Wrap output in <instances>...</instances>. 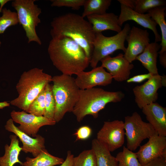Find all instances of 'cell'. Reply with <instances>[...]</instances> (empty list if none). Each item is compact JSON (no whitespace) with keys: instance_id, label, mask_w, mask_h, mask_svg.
<instances>
[{"instance_id":"cell-1","label":"cell","mask_w":166,"mask_h":166,"mask_svg":"<svg viewBox=\"0 0 166 166\" xmlns=\"http://www.w3.org/2000/svg\"><path fill=\"white\" fill-rule=\"evenodd\" d=\"M48 52L53 65L62 74L77 75L89 65L90 59L83 49L69 38H52Z\"/></svg>"},{"instance_id":"cell-2","label":"cell","mask_w":166,"mask_h":166,"mask_svg":"<svg viewBox=\"0 0 166 166\" xmlns=\"http://www.w3.org/2000/svg\"><path fill=\"white\" fill-rule=\"evenodd\" d=\"M51 26L52 38L65 37L71 39L83 49L90 60L95 33L88 21L81 15L68 13L53 18Z\"/></svg>"},{"instance_id":"cell-3","label":"cell","mask_w":166,"mask_h":166,"mask_svg":"<svg viewBox=\"0 0 166 166\" xmlns=\"http://www.w3.org/2000/svg\"><path fill=\"white\" fill-rule=\"evenodd\" d=\"M124 96V93L121 91H109L95 87L80 89L78 100L72 112L78 122L88 115L96 118L99 112L108 104L120 102Z\"/></svg>"},{"instance_id":"cell-4","label":"cell","mask_w":166,"mask_h":166,"mask_svg":"<svg viewBox=\"0 0 166 166\" xmlns=\"http://www.w3.org/2000/svg\"><path fill=\"white\" fill-rule=\"evenodd\" d=\"M52 77L38 68L24 72L16 86L18 96L10 102V104L26 112L32 102L52 82Z\"/></svg>"},{"instance_id":"cell-5","label":"cell","mask_w":166,"mask_h":166,"mask_svg":"<svg viewBox=\"0 0 166 166\" xmlns=\"http://www.w3.org/2000/svg\"><path fill=\"white\" fill-rule=\"evenodd\" d=\"M52 91L55 103L54 120L61 121L66 113L72 112L78 101L80 89L75 78L72 76L61 74L52 77Z\"/></svg>"},{"instance_id":"cell-6","label":"cell","mask_w":166,"mask_h":166,"mask_svg":"<svg viewBox=\"0 0 166 166\" xmlns=\"http://www.w3.org/2000/svg\"><path fill=\"white\" fill-rule=\"evenodd\" d=\"M131 28L130 25L126 23L120 32L112 36H105L102 33L95 34L89 63L93 69L96 67L102 59L115 51L121 50L125 52L124 42Z\"/></svg>"},{"instance_id":"cell-7","label":"cell","mask_w":166,"mask_h":166,"mask_svg":"<svg viewBox=\"0 0 166 166\" xmlns=\"http://www.w3.org/2000/svg\"><path fill=\"white\" fill-rule=\"evenodd\" d=\"M36 0H14L11 6L16 11L19 23L22 27L28 39V42H35L41 45L36 28L41 21L39 16L41 8L34 3Z\"/></svg>"},{"instance_id":"cell-8","label":"cell","mask_w":166,"mask_h":166,"mask_svg":"<svg viewBox=\"0 0 166 166\" xmlns=\"http://www.w3.org/2000/svg\"><path fill=\"white\" fill-rule=\"evenodd\" d=\"M127 148L131 151L135 150L142 141L147 138L158 134L148 123L143 121L137 112L125 117L124 122Z\"/></svg>"},{"instance_id":"cell-9","label":"cell","mask_w":166,"mask_h":166,"mask_svg":"<svg viewBox=\"0 0 166 166\" xmlns=\"http://www.w3.org/2000/svg\"><path fill=\"white\" fill-rule=\"evenodd\" d=\"M124 135V122L115 120L104 122L97 133L96 139L112 152L122 146Z\"/></svg>"},{"instance_id":"cell-10","label":"cell","mask_w":166,"mask_h":166,"mask_svg":"<svg viewBox=\"0 0 166 166\" xmlns=\"http://www.w3.org/2000/svg\"><path fill=\"white\" fill-rule=\"evenodd\" d=\"M14 122L20 124L18 128L30 136L35 137L40 128L45 125H53L56 123L44 116H38L25 111L13 110L10 113Z\"/></svg>"},{"instance_id":"cell-11","label":"cell","mask_w":166,"mask_h":166,"mask_svg":"<svg viewBox=\"0 0 166 166\" xmlns=\"http://www.w3.org/2000/svg\"><path fill=\"white\" fill-rule=\"evenodd\" d=\"M126 41L128 46L124 57L132 63L144 50L150 43L149 34L147 30H143L133 26L129 32Z\"/></svg>"},{"instance_id":"cell-12","label":"cell","mask_w":166,"mask_h":166,"mask_svg":"<svg viewBox=\"0 0 166 166\" xmlns=\"http://www.w3.org/2000/svg\"><path fill=\"white\" fill-rule=\"evenodd\" d=\"M161 77V76L159 74L152 75L145 83L133 89L135 102L140 109H141L157 100L158 90L162 87Z\"/></svg>"},{"instance_id":"cell-13","label":"cell","mask_w":166,"mask_h":166,"mask_svg":"<svg viewBox=\"0 0 166 166\" xmlns=\"http://www.w3.org/2000/svg\"><path fill=\"white\" fill-rule=\"evenodd\" d=\"M76 75L75 82L81 90L108 85L113 79L111 75L101 66L96 67L89 71H82Z\"/></svg>"},{"instance_id":"cell-14","label":"cell","mask_w":166,"mask_h":166,"mask_svg":"<svg viewBox=\"0 0 166 166\" xmlns=\"http://www.w3.org/2000/svg\"><path fill=\"white\" fill-rule=\"evenodd\" d=\"M136 154L142 166L158 157L166 156V137L158 134L152 136Z\"/></svg>"},{"instance_id":"cell-15","label":"cell","mask_w":166,"mask_h":166,"mask_svg":"<svg viewBox=\"0 0 166 166\" xmlns=\"http://www.w3.org/2000/svg\"><path fill=\"white\" fill-rule=\"evenodd\" d=\"M101 66L105 68L113 79L118 82L126 81L129 78L133 65L129 62L120 53L112 57L108 56L102 59Z\"/></svg>"},{"instance_id":"cell-16","label":"cell","mask_w":166,"mask_h":166,"mask_svg":"<svg viewBox=\"0 0 166 166\" xmlns=\"http://www.w3.org/2000/svg\"><path fill=\"white\" fill-rule=\"evenodd\" d=\"M6 129L13 133L22 144V151L26 153H31L34 157L37 156L42 150L45 148V138L40 135L33 138L20 130L14 124L11 119L6 122Z\"/></svg>"},{"instance_id":"cell-17","label":"cell","mask_w":166,"mask_h":166,"mask_svg":"<svg viewBox=\"0 0 166 166\" xmlns=\"http://www.w3.org/2000/svg\"><path fill=\"white\" fill-rule=\"evenodd\" d=\"M129 20L134 21L144 28L151 30L154 35L155 42H161V37L156 28L157 24L148 13L141 14L121 4L120 13L118 16L119 25L122 26L124 22Z\"/></svg>"},{"instance_id":"cell-18","label":"cell","mask_w":166,"mask_h":166,"mask_svg":"<svg viewBox=\"0 0 166 166\" xmlns=\"http://www.w3.org/2000/svg\"><path fill=\"white\" fill-rule=\"evenodd\" d=\"M142 112L147 120L160 136H166V108L157 103L144 107Z\"/></svg>"},{"instance_id":"cell-19","label":"cell","mask_w":166,"mask_h":166,"mask_svg":"<svg viewBox=\"0 0 166 166\" xmlns=\"http://www.w3.org/2000/svg\"><path fill=\"white\" fill-rule=\"evenodd\" d=\"M86 17L95 34L108 30L118 33L122 30L119 24L118 16L113 13L92 14Z\"/></svg>"},{"instance_id":"cell-20","label":"cell","mask_w":166,"mask_h":166,"mask_svg":"<svg viewBox=\"0 0 166 166\" xmlns=\"http://www.w3.org/2000/svg\"><path fill=\"white\" fill-rule=\"evenodd\" d=\"M161 46L158 42L150 43L136 60L140 61L143 66L152 75L158 74L157 67V58Z\"/></svg>"},{"instance_id":"cell-21","label":"cell","mask_w":166,"mask_h":166,"mask_svg":"<svg viewBox=\"0 0 166 166\" xmlns=\"http://www.w3.org/2000/svg\"><path fill=\"white\" fill-rule=\"evenodd\" d=\"M10 144L5 145V154L0 157V166H13L16 163H19L22 166L23 163L19 159L22 149L19 146V139L14 134L10 135Z\"/></svg>"},{"instance_id":"cell-22","label":"cell","mask_w":166,"mask_h":166,"mask_svg":"<svg viewBox=\"0 0 166 166\" xmlns=\"http://www.w3.org/2000/svg\"><path fill=\"white\" fill-rule=\"evenodd\" d=\"M91 149L96 156L97 166H117L118 162L115 157L97 139L92 140Z\"/></svg>"},{"instance_id":"cell-23","label":"cell","mask_w":166,"mask_h":166,"mask_svg":"<svg viewBox=\"0 0 166 166\" xmlns=\"http://www.w3.org/2000/svg\"><path fill=\"white\" fill-rule=\"evenodd\" d=\"M64 160L62 158L52 155L45 148L35 157H26L22 166H54L61 165Z\"/></svg>"},{"instance_id":"cell-24","label":"cell","mask_w":166,"mask_h":166,"mask_svg":"<svg viewBox=\"0 0 166 166\" xmlns=\"http://www.w3.org/2000/svg\"><path fill=\"white\" fill-rule=\"evenodd\" d=\"M165 6L153 8L148 13L152 19L158 25L160 29L161 36L160 51L158 54L166 52V22L165 20Z\"/></svg>"},{"instance_id":"cell-25","label":"cell","mask_w":166,"mask_h":166,"mask_svg":"<svg viewBox=\"0 0 166 166\" xmlns=\"http://www.w3.org/2000/svg\"><path fill=\"white\" fill-rule=\"evenodd\" d=\"M111 2V0H85L81 16L84 18L92 14H105L106 13Z\"/></svg>"},{"instance_id":"cell-26","label":"cell","mask_w":166,"mask_h":166,"mask_svg":"<svg viewBox=\"0 0 166 166\" xmlns=\"http://www.w3.org/2000/svg\"><path fill=\"white\" fill-rule=\"evenodd\" d=\"M115 158L118 162L117 166H142L138 160L136 153L124 146L123 151L118 153Z\"/></svg>"},{"instance_id":"cell-27","label":"cell","mask_w":166,"mask_h":166,"mask_svg":"<svg viewBox=\"0 0 166 166\" xmlns=\"http://www.w3.org/2000/svg\"><path fill=\"white\" fill-rule=\"evenodd\" d=\"M2 15L0 17V34L4 33L7 28L19 23L16 12L6 8H3Z\"/></svg>"},{"instance_id":"cell-28","label":"cell","mask_w":166,"mask_h":166,"mask_svg":"<svg viewBox=\"0 0 166 166\" xmlns=\"http://www.w3.org/2000/svg\"><path fill=\"white\" fill-rule=\"evenodd\" d=\"M73 166H97L96 156L93 150H84L74 157Z\"/></svg>"},{"instance_id":"cell-29","label":"cell","mask_w":166,"mask_h":166,"mask_svg":"<svg viewBox=\"0 0 166 166\" xmlns=\"http://www.w3.org/2000/svg\"><path fill=\"white\" fill-rule=\"evenodd\" d=\"M45 111L44 116L51 121H54L55 103L52 91V85L48 84L45 88Z\"/></svg>"},{"instance_id":"cell-30","label":"cell","mask_w":166,"mask_h":166,"mask_svg":"<svg viewBox=\"0 0 166 166\" xmlns=\"http://www.w3.org/2000/svg\"><path fill=\"white\" fill-rule=\"evenodd\" d=\"M134 10L141 14L148 13L150 10L159 7L165 6L164 0H134Z\"/></svg>"},{"instance_id":"cell-31","label":"cell","mask_w":166,"mask_h":166,"mask_svg":"<svg viewBox=\"0 0 166 166\" xmlns=\"http://www.w3.org/2000/svg\"><path fill=\"white\" fill-rule=\"evenodd\" d=\"M45 111V91L44 89L31 103L26 112L37 116H44Z\"/></svg>"},{"instance_id":"cell-32","label":"cell","mask_w":166,"mask_h":166,"mask_svg":"<svg viewBox=\"0 0 166 166\" xmlns=\"http://www.w3.org/2000/svg\"><path fill=\"white\" fill-rule=\"evenodd\" d=\"M85 0H51V6L58 7H71L74 10H78L83 6Z\"/></svg>"},{"instance_id":"cell-33","label":"cell","mask_w":166,"mask_h":166,"mask_svg":"<svg viewBox=\"0 0 166 166\" xmlns=\"http://www.w3.org/2000/svg\"><path fill=\"white\" fill-rule=\"evenodd\" d=\"M92 133L91 128L89 126L85 125L78 128L74 135L76 137V141L84 140L89 138Z\"/></svg>"},{"instance_id":"cell-34","label":"cell","mask_w":166,"mask_h":166,"mask_svg":"<svg viewBox=\"0 0 166 166\" xmlns=\"http://www.w3.org/2000/svg\"><path fill=\"white\" fill-rule=\"evenodd\" d=\"M152 75L151 74L149 73L137 75L131 78H129L126 81L128 83H140L145 80L149 79Z\"/></svg>"},{"instance_id":"cell-35","label":"cell","mask_w":166,"mask_h":166,"mask_svg":"<svg viewBox=\"0 0 166 166\" xmlns=\"http://www.w3.org/2000/svg\"><path fill=\"white\" fill-rule=\"evenodd\" d=\"M143 166H166V156L158 157Z\"/></svg>"},{"instance_id":"cell-36","label":"cell","mask_w":166,"mask_h":166,"mask_svg":"<svg viewBox=\"0 0 166 166\" xmlns=\"http://www.w3.org/2000/svg\"><path fill=\"white\" fill-rule=\"evenodd\" d=\"M74 157L70 151H68L66 159L60 166H73V158Z\"/></svg>"},{"instance_id":"cell-37","label":"cell","mask_w":166,"mask_h":166,"mask_svg":"<svg viewBox=\"0 0 166 166\" xmlns=\"http://www.w3.org/2000/svg\"><path fill=\"white\" fill-rule=\"evenodd\" d=\"M121 4L123 5L132 10H134L135 5L134 0H118Z\"/></svg>"},{"instance_id":"cell-38","label":"cell","mask_w":166,"mask_h":166,"mask_svg":"<svg viewBox=\"0 0 166 166\" xmlns=\"http://www.w3.org/2000/svg\"><path fill=\"white\" fill-rule=\"evenodd\" d=\"M160 64L165 68H166V52L159 54Z\"/></svg>"},{"instance_id":"cell-39","label":"cell","mask_w":166,"mask_h":166,"mask_svg":"<svg viewBox=\"0 0 166 166\" xmlns=\"http://www.w3.org/2000/svg\"><path fill=\"white\" fill-rule=\"evenodd\" d=\"M10 105V103H9L7 101H4L0 102V109H3L5 107L9 106Z\"/></svg>"},{"instance_id":"cell-40","label":"cell","mask_w":166,"mask_h":166,"mask_svg":"<svg viewBox=\"0 0 166 166\" xmlns=\"http://www.w3.org/2000/svg\"><path fill=\"white\" fill-rule=\"evenodd\" d=\"M10 0H0V13L2 12L3 7L4 5Z\"/></svg>"},{"instance_id":"cell-41","label":"cell","mask_w":166,"mask_h":166,"mask_svg":"<svg viewBox=\"0 0 166 166\" xmlns=\"http://www.w3.org/2000/svg\"><path fill=\"white\" fill-rule=\"evenodd\" d=\"M161 83L162 86L166 87V76L163 75L161 76Z\"/></svg>"},{"instance_id":"cell-42","label":"cell","mask_w":166,"mask_h":166,"mask_svg":"<svg viewBox=\"0 0 166 166\" xmlns=\"http://www.w3.org/2000/svg\"><path fill=\"white\" fill-rule=\"evenodd\" d=\"M1 41H0V46H1Z\"/></svg>"}]
</instances>
